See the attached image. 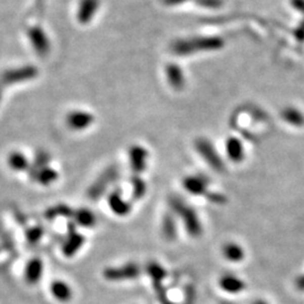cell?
I'll return each instance as SVG.
<instances>
[{
  "mask_svg": "<svg viewBox=\"0 0 304 304\" xmlns=\"http://www.w3.org/2000/svg\"><path fill=\"white\" fill-rule=\"evenodd\" d=\"M169 206L175 216L182 221L187 233L192 237H199L203 232V227L195 208H193L187 202L179 196L169 198Z\"/></svg>",
  "mask_w": 304,
  "mask_h": 304,
  "instance_id": "obj_1",
  "label": "cell"
},
{
  "mask_svg": "<svg viewBox=\"0 0 304 304\" xmlns=\"http://www.w3.org/2000/svg\"><path fill=\"white\" fill-rule=\"evenodd\" d=\"M224 46L223 39L216 36H197L179 39L173 43L172 52L178 56H189L198 52H210L220 50Z\"/></svg>",
  "mask_w": 304,
  "mask_h": 304,
  "instance_id": "obj_2",
  "label": "cell"
},
{
  "mask_svg": "<svg viewBox=\"0 0 304 304\" xmlns=\"http://www.w3.org/2000/svg\"><path fill=\"white\" fill-rule=\"evenodd\" d=\"M195 149L199 156L210 166L213 170L222 172L226 170V163L216 151L214 144L205 138H198L195 141Z\"/></svg>",
  "mask_w": 304,
  "mask_h": 304,
  "instance_id": "obj_3",
  "label": "cell"
},
{
  "mask_svg": "<svg viewBox=\"0 0 304 304\" xmlns=\"http://www.w3.org/2000/svg\"><path fill=\"white\" fill-rule=\"evenodd\" d=\"M119 177V170L116 166H109L106 168L98 178L93 183V185L88 189V196L92 199L101 198L112 184L115 183Z\"/></svg>",
  "mask_w": 304,
  "mask_h": 304,
  "instance_id": "obj_4",
  "label": "cell"
},
{
  "mask_svg": "<svg viewBox=\"0 0 304 304\" xmlns=\"http://www.w3.org/2000/svg\"><path fill=\"white\" fill-rule=\"evenodd\" d=\"M26 35L29 44L38 56H47L51 51V41H50L46 29L42 26L33 25V26L27 27Z\"/></svg>",
  "mask_w": 304,
  "mask_h": 304,
  "instance_id": "obj_5",
  "label": "cell"
},
{
  "mask_svg": "<svg viewBox=\"0 0 304 304\" xmlns=\"http://www.w3.org/2000/svg\"><path fill=\"white\" fill-rule=\"evenodd\" d=\"M104 277L107 281L119 282V281H127L134 280L140 275V267L134 263H128L123 266L118 267H108L104 271Z\"/></svg>",
  "mask_w": 304,
  "mask_h": 304,
  "instance_id": "obj_6",
  "label": "cell"
},
{
  "mask_svg": "<svg viewBox=\"0 0 304 304\" xmlns=\"http://www.w3.org/2000/svg\"><path fill=\"white\" fill-rule=\"evenodd\" d=\"M210 181L205 175H189L183 179V187L187 193L194 196H204L205 198L212 192L208 191Z\"/></svg>",
  "mask_w": 304,
  "mask_h": 304,
  "instance_id": "obj_7",
  "label": "cell"
},
{
  "mask_svg": "<svg viewBox=\"0 0 304 304\" xmlns=\"http://www.w3.org/2000/svg\"><path fill=\"white\" fill-rule=\"evenodd\" d=\"M149 152L140 144H134L128 149V162L129 167L136 175H140L147 169Z\"/></svg>",
  "mask_w": 304,
  "mask_h": 304,
  "instance_id": "obj_8",
  "label": "cell"
},
{
  "mask_svg": "<svg viewBox=\"0 0 304 304\" xmlns=\"http://www.w3.org/2000/svg\"><path fill=\"white\" fill-rule=\"evenodd\" d=\"M94 115L86 111H72L67 115V125L74 131H82L94 123Z\"/></svg>",
  "mask_w": 304,
  "mask_h": 304,
  "instance_id": "obj_9",
  "label": "cell"
},
{
  "mask_svg": "<svg viewBox=\"0 0 304 304\" xmlns=\"http://www.w3.org/2000/svg\"><path fill=\"white\" fill-rule=\"evenodd\" d=\"M101 6L99 0H80L77 9V19L80 24H89Z\"/></svg>",
  "mask_w": 304,
  "mask_h": 304,
  "instance_id": "obj_10",
  "label": "cell"
},
{
  "mask_svg": "<svg viewBox=\"0 0 304 304\" xmlns=\"http://www.w3.org/2000/svg\"><path fill=\"white\" fill-rule=\"evenodd\" d=\"M108 206L111 211L118 216H126L132 211V204L123 198L122 193L119 191H114L108 196Z\"/></svg>",
  "mask_w": 304,
  "mask_h": 304,
  "instance_id": "obj_11",
  "label": "cell"
},
{
  "mask_svg": "<svg viewBox=\"0 0 304 304\" xmlns=\"http://www.w3.org/2000/svg\"><path fill=\"white\" fill-rule=\"evenodd\" d=\"M50 291H51L52 296L60 303H68L69 301H71L73 296L71 286L62 280L53 281L51 283V286H50Z\"/></svg>",
  "mask_w": 304,
  "mask_h": 304,
  "instance_id": "obj_12",
  "label": "cell"
},
{
  "mask_svg": "<svg viewBox=\"0 0 304 304\" xmlns=\"http://www.w3.org/2000/svg\"><path fill=\"white\" fill-rule=\"evenodd\" d=\"M226 152L228 158L234 163H240L245 159V148L242 142L236 137H230L226 141Z\"/></svg>",
  "mask_w": 304,
  "mask_h": 304,
  "instance_id": "obj_13",
  "label": "cell"
},
{
  "mask_svg": "<svg viewBox=\"0 0 304 304\" xmlns=\"http://www.w3.org/2000/svg\"><path fill=\"white\" fill-rule=\"evenodd\" d=\"M219 285L229 294H238L246 288L245 282L233 274H224L219 281Z\"/></svg>",
  "mask_w": 304,
  "mask_h": 304,
  "instance_id": "obj_14",
  "label": "cell"
},
{
  "mask_svg": "<svg viewBox=\"0 0 304 304\" xmlns=\"http://www.w3.org/2000/svg\"><path fill=\"white\" fill-rule=\"evenodd\" d=\"M166 77L169 84L175 91H182L185 87V76L182 68L176 63H169L166 67Z\"/></svg>",
  "mask_w": 304,
  "mask_h": 304,
  "instance_id": "obj_15",
  "label": "cell"
},
{
  "mask_svg": "<svg viewBox=\"0 0 304 304\" xmlns=\"http://www.w3.org/2000/svg\"><path fill=\"white\" fill-rule=\"evenodd\" d=\"M161 233L168 241H173L177 238V221L172 212L164 214L161 223Z\"/></svg>",
  "mask_w": 304,
  "mask_h": 304,
  "instance_id": "obj_16",
  "label": "cell"
},
{
  "mask_svg": "<svg viewBox=\"0 0 304 304\" xmlns=\"http://www.w3.org/2000/svg\"><path fill=\"white\" fill-rule=\"evenodd\" d=\"M222 253L227 260L231 263H240L245 259V250L237 242H227L222 247Z\"/></svg>",
  "mask_w": 304,
  "mask_h": 304,
  "instance_id": "obj_17",
  "label": "cell"
},
{
  "mask_svg": "<svg viewBox=\"0 0 304 304\" xmlns=\"http://www.w3.org/2000/svg\"><path fill=\"white\" fill-rule=\"evenodd\" d=\"M43 264L41 260L34 259L25 269V278L29 285H35L43 276Z\"/></svg>",
  "mask_w": 304,
  "mask_h": 304,
  "instance_id": "obj_18",
  "label": "cell"
},
{
  "mask_svg": "<svg viewBox=\"0 0 304 304\" xmlns=\"http://www.w3.org/2000/svg\"><path fill=\"white\" fill-rule=\"evenodd\" d=\"M84 242V238L77 232H72L69 238L66 240V243L63 246L64 255L68 257L73 256L79 249H80Z\"/></svg>",
  "mask_w": 304,
  "mask_h": 304,
  "instance_id": "obj_19",
  "label": "cell"
},
{
  "mask_svg": "<svg viewBox=\"0 0 304 304\" xmlns=\"http://www.w3.org/2000/svg\"><path fill=\"white\" fill-rule=\"evenodd\" d=\"M281 116L284 121L291 124L293 126H302L304 125V115L295 107H286L284 108Z\"/></svg>",
  "mask_w": 304,
  "mask_h": 304,
  "instance_id": "obj_20",
  "label": "cell"
},
{
  "mask_svg": "<svg viewBox=\"0 0 304 304\" xmlns=\"http://www.w3.org/2000/svg\"><path fill=\"white\" fill-rule=\"evenodd\" d=\"M76 222L83 228H91L96 223V216L88 208H80L76 212Z\"/></svg>",
  "mask_w": 304,
  "mask_h": 304,
  "instance_id": "obj_21",
  "label": "cell"
},
{
  "mask_svg": "<svg viewBox=\"0 0 304 304\" xmlns=\"http://www.w3.org/2000/svg\"><path fill=\"white\" fill-rule=\"evenodd\" d=\"M131 185H132L133 199L139 201V199L143 198L144 195H146V193H147L146 182H144L143 179L139 175H134L131 178Z\"/></svg>",
  "mask_w": 304,
  "mask_h": 304,
  "instance_id": "obj_22",
  "label": "cell"
},
{
  "mask_svg": "<svg viewBox=\"0 0 304 304\" xmlns=\"http://www.w3.org/2000/svg\"><path fill=\"white\" fill-rule=\"evenodd\" d=\"M147 273L151 277L152 281H162L167 276V272L160 264L156 262H151L147 265Z\"/></svg>",
  "mask_w": 304,
  "mask_h": 304,
  "instance_id": "obj_23",
  "label": "cell"
},
{
  "mask_svg": "<svg viewBox=\"0 0 304 304\" xmlns=\"http://www.w3.org/2000/svg\"><path fill=\"white\" fill-rule=\"evenodd\" d=\"M296 286L298 287V290H304V275L300 276L296 280Z\"/></svg>",
  "mask_w": 304,
  "mask_h": 304,
  "instance_id": "obj_24",
  "label": "cell"
},
{
  "mask_svg": "<svg viewBox=\"0 0 304 304\" xmlns=\"http://www.w3.org/2000/svg\"><path fill=\"white\" fill-rule=\"evenodd\" d=\"M253 304H267V303L263 300H258V301H255V303Z\"/></svg>",
  "mask_w": 304,
  "mask_h": 304,
  "instance_id": "obj_25",
  "label": "cell"
},
{
  "mask_svg": "<svg viewBox=\"0 0 304 304\" xmlns=\"http://www.w3.org/2000/svg\"><path fill=\"white\" fill-rule=\"evenodd\" d=\"M182 2H186V0H170V3H172V4H177V3H182Z\"/></svg>",
  "mask_w": 304,
  "mask_h": 304,
  "instance_id": "obj_26",
  "label": "cell"
},
{
  "mask_svg": "<svg viewBox=\"0 0 304 304\" xmlns=\"http://www.w3.org/2000/svg\"><path fill=\"white\" fill-rule=\"evenodd\" d=\"M224 304H228V303H224Z\"/></svg>",
  "mask_w": 304,
  "mask_h": 304,
  "instance_id": "obj_27",
  "label": "cell"
}]
</instances>
